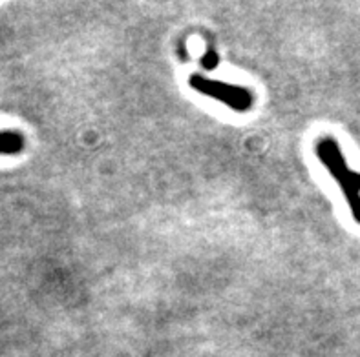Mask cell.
Here are the masks:
<instances>
[{
	"mask_svg": "<svg viewBox=\"0 0 360 357\" xmlns=\"http://www.w3.org/2000/svg\"><path fill=\"white\" fill-rule=\"evenodd\" d=\"M315 154L320 163L324 164L329 175L338 182L344 199L352 210L353 219L360 224V173L353 172L352 168L347 166L342 149L333 137H322L316 140Z\"/></svg>",
	"mask_w": 360,
	"mask_h": 357,
	"instance_id": "obj_1",
	"label": "cell"
},
{
	"mask_svg": "<svg viewBox=\"0 0 360 357\" xmlns=\"http://www.w3.org/2000/svg\"><path fill=\"white\" fill-rule=\"evenodd\" d=\"M188 84H191L194 91L224 102L225 106H229L234 112H247V109L252 108V102H255V95H252L251 90H247L243 86L227 84V82L221 81H212V79L203 77L200 73L192 75L188 79Z\"/></svg>",
	"mask_w": 360,
	"mask_h": 357,
	"instance_id": "obj_2",
	"label": "cell"
},
{
	"mask_svg": "<svg viewBox=\"0 0 360 357\" xmlns=\"http://www.w3.org/2000/svg\"><path fill=\"white\" fill-rule=\"evenodd\" d=\"M26 148V139L20 131L0 130V155H18Z\"/></svg>",
	"mask_w": 360,
	"mask_h": 357,
	"instance_id": "obj_3",
	"label": "cell"
}]
</instances>
